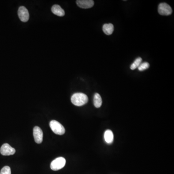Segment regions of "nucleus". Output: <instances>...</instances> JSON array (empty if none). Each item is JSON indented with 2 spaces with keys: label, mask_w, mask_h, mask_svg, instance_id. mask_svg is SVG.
Returning a JSON list of instances; mask_svg holds the SVG:
<instances>
[{
  "label": "nucleus",
  "mask_w": 174,
  "mask_h": 174,
  "mask_svg": "<svg viewBox=\"0 0 174 174\" xmlns=\"http://www.w3.org/2000/svg\"><path fill=\"white\" fill-rule=\"evenodd\" d=\"M0 174H11L10 167L8 166H5L2 169Z\"/></svg>",
  "instance_id": "obj_15"
},
{
  "label": "nucleus",
  "mask_w": 174,
  "mask_h": 174,
  "mask_svg": "<svg viewBox=\"0 0 174 174\" xmlns=\"http://www.w3.org/2000/svg\"><path fill=\"white\" fill-rule=\"evenodd\" d=\"M51 11L54 14L58 16H63L65 15V12L64 9L60 5L57 4L53 5L51 8Z\"/></svg>",
  "instance_id": "obj_9"
},
{
  "label": "nucleus",
  "mask_w": 174,
  "mask_h": 174,
  "mask_svg": "<svg viewBox=\"0 0 174 174\" xmlns=\"http://www.w3.org/2000/svg\"><path fill=\"white\" fill-rule=\"evenodd\" d=\"M103 30L106 34H112L114 31V26L111 23L104 24L103 27Z\"/></svg>",
  "instance_id": "obj_11"
},
{
  "label": "nucleus",
  "mask_w": 174,
  "mask_h": 174,
  "mask_svg": "<svg viewBox=\"0 0 174 174\" xmlns=\"http://www.w3.org/2000/svg\"><path fill=\"white\" fill-rule=\"evenodd\" d=\"M50 127L52 131L56 134L62 135L65 133V130L62 125L57 121L53 120L50 123Z\"/></svg>",
  "instance_id": "obj_2"
},
{
  "label": "nucleus",
  "mask_w": 174,
  "mask_h": 174,
  "mask_svg": "<svg viewBox=\"0 0 174 174\" xmlns=\"http://www.w3.org/2000/svg\"><path fill=\"white\" fill-rule=\"evenodd\" d=\"M33 134L35 142L38 144L42 143L43 139V133L41 128L38 126H35L34 128Z\"/></svg>",
  "instance_id": "obj_7"
},
{
  "label": "nucleus",
  "mask_w": 174,
  "mask_h": 174,
  "mask_svg": "<svg viewBox=\"0 0 174 174\" xmlns=\"http://www.w3.org/2000/svg\"><path fill=\"white\" fill-rule=\"evenodd\" d=\"M0 152L4 156H9L13 155L16 152V150L14 148L11 147L8 144L5 143L2 145L1 149Z\"/></svg>",
  "instance_id": "obj_6"
},
{
  "label": "nucleus",
  "mask_w": 174,
  "mask_h": 174,
  "mask_svg": "<svg viewBox=\"0 0 174 174\" xmlns=\"http://www.w3.org/2000/svg\"><path fill=\"white\" fill-rule=\"evenodd\" d=\"M104 139L106 143L110 144L113 143L114 140V135L112 130H106L104 134Z\"/></svg>",
  "instance_id": "obj_10"
},
{
  "label": "nucleus",
  "mask_w": 174,
  "mask_h": 174,
  "mask_svg": "<svg viewBox=\"0 0 174 174\" xmlns=\"http://www.w3.org/2000/svg\"><path fill=\"white\" fill-rule=\"evenodd\" d=\"M93 104L95 107L100 108L102 104V100L101 96L98 93H95L93 97Z\"/></svg>",
  "instance_id": "obj_12"
},
{
  "label": "nucleus",
  "mask_w": 174,
  "mask_h": 174,
  "mask_svg": "<svg viewBox=\"0 0 174 174\" xmlns=\"http://www.w3.org/2000/svg\"><path fill=\"white\" fill-rule=\"evenodd\" d=\"M18 16L20 20L24 22L28 21L29 19V13L27 9L24 6H20L18 10Z\"/></svg>",
  "instance_id": "obj_5"
},
{
  "label": "nucleus",
  "mask_w": 174,
  "mask_h": 174,
  "mask_svg": "<svg viewBox=\"0 0 174 174\" xmlns=\"http://www.w3.org/2000/svg\"><path fill=\"white\" fill-rule=\"evenodd\" d=\"M66 164V160L63 157H58L51 162L50 168L52 170L57 171L64 166Z\"/></svg>",
  "instance_id": "obj_3"
},
{
  "label": "nucleus",
  "mask_w": 174,
  "mask_h": 174,
  "mask_svg": "<svg viewBox=\"0 0 174 174\" xmlns=\"http://www.w3.org/2000/svg\"><path fill=\"white\" fill-rule=\"evenodd\" d=\"M149 67V64L147 62L141 63L138 67V70L140 71H143L148 68Z\"/></svg>",
  "instance_id": "obj_14"
},
{
  "label": "nucleus",
  "mask_w": 174,
  "mask_h": 174,
  "mask_svg": "<svg viewBox=\"0 0 174 174\" xmlns=\"http://www.w3.org/2000/svg\"><path fill=\"white\" fill-rule=\"evenodd\" d=\"M73 104L77 106H83L88 102V97L85 94L83 93H76L74 94L71 99Z\"/></svg>",
  "instance_id": "obj_1"
},
{
  "label": "nucleus",
  "mask_w": 174,
  "mask_h": 174,
  "mask_svg": "<svg viewBox=\"0 0 174 174\" xmlns=\"http://www.w3.org/2000/svg\"><path fill=\"white\" fill-rule=\"evenodd\" d=\"M172 9L170 5L165 3H160L158 6V12L162 16H168L172 13Z\"/></svg>",
  "instance_id": "obj_4"
},
{
  "label": "nucleus",
  "mask_w": 174,
  "mask_h": 174,
  "mask_svg": "<svg viewBox=\"0 0 174 174\" xmlns=\"http://www.w3.org/2000/svg\"><path fill=\"white\" fill-rule=\"evenodd\" d=\"M142 59L141 57H138L135 60L133 64L130 65V68L131 70L136 69L137 68L139 67V65H140L142 62Z\"/></svg>",
  "instance_id": "obj_13"
},
{
  "label": "nucleus",
  "mask_w": 174,
  "mask_h": 174,
  "mask_svg": "<svg viewBox=\"0 0 174 174\" xmlns=\"http://www.w3.org/2000/svg\"><path fill=\"white\" fill-rule=\"evenodd\" d=\"M76 4L81 8L88 9L92 8L94 3L92 0H78L76 1Z\"/></svg>",
  "instance_id": "obj_8"
}]
</instances>
